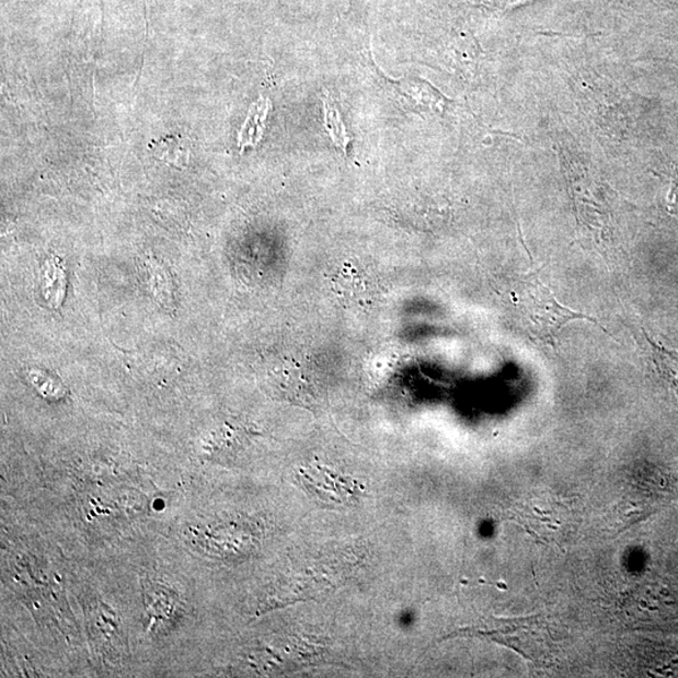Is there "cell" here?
<instances>
[{
    "mask_svg": "<svg viewBox=\"0 0 678 678\" xmlns=\"http://www.w3.org/2000/svg\"><path fill=\"white\" fill-rule=\"evenodd\" d=\"M300 479L309 493L329 504H347L357 495L354 482L320 466L300 470Z\"/></svg>",
    "mask_w": 678,
    "mask_h": 678,
    "instance_id": "cell-5",
    "label": "cell"
},
{
    "mask_svg": "<svg viewBox=\"0 0 678 678\" xmlns=\"http://www.w3.org/2000/svg\"><path fill=\"white\" fill-rule=\"evenodd\" d=\"M333 283L337 297L348 306L364 304L375 295V281L364 269L343 267Z\"/></svg>",
    "mask_w": 678,
    "mask_h": 678,
    "instance_id": "cell-7",
    "label": "cell"
},
{
    "mask_svg": "<svg viewBox=\"0 0 678 678\" xmlns=\"http://www.w3.org/2000/svg\"><path fill=\"white\" fill-rule=\"evenodd\" d=\"M492 636L493 640L518 651L520 655L537 663L552 658L555 652L547 622L537 621L535 617L494 631Z\"/></svg>",
    "mask_w": 678,
    "mask_h": 678,
    "instance_id": "cell-3",
    "label": "cell"
},
{
    "mask_svg": "<svg viewBox=\"0 0 678 678\" xmlns=\"http://www.w3.org/2000/svg\"><path fill=\"white\" fill-rule=\"evenodd\" d=\"M146 622L151 631L168 630L180 618V600L174 591L159 585L145 588Z\"/></svg>",
    "mask_w": 678,
    "mask_h": 678,
    "instance_id": "cell-6",
    "label": "cell"
},
{
    "mask_svg": "<svg viewBox=\"0 0 678 678\" xmlns=\"http://www.w3.org/2000/svg\"><path fill=\"white\" fill-rule=\"evenodd\" d=\"M381 76L383 83L388 84L389 90L403 107L418 114L443 113L446 100L430 83L412 79V77L393 81L386 79L384 74Z\"/></svg>",
    "mask_w": 678,
    "mask_h": 678,
    "instance_id": "cell-4",
    "label": "cell"
},
{
    "mask_svg": "<svg viewBox=\"0 0 678 678\" xmlns=\"http://www.w3.org/2000/svg\"><path fill=\"white\" fill-rule=\"evenodd\" d=\"M269 110L271 101L268 99H261L254 103L251 111H249V115L242 130L239 133L238 143L240 148L255 146L261 141Z\"/></svg>",
    "mask_w": 678,
    "mask_h": 678,
    "instance_id": "cell-9",
    "label": "cell"
},
{
    "mask_svg": "<svg viewBox=\"0 0 678 678\" xmlns=\"http://www.w3.org/2000/svg\"><path fill=\"white\" fill-rule=\"evenodd\" d=\"M268 390L272 397L306 409L315 406L320 400L319 380L313 371L294 359L269 375Z\"/></svg>",
    "mask_w": 678,
    "mask_h": 678,
    "instance_id": "cell-2",
    "label": "cell"
},
{
    "mask_svg": "<svg viewBox=\"0 0 678 678\" xmlns=\"http://www.w3.org/2000/svg\"><path fill=\"white\" fill-rule=\"evenodd\" d=\"M157 157L162 159L169 164L185 165L187 164L188 150L183 143H180L177 139H168L164 142L158 143Z\"/></svg>",
    "mask_w": 678,
    "mask_h": 678,
    "instance_id": "cell-12",
    "label": "cell"
},
{
    "mask_svg": "<svg viewBox=\"0 0 678 678\" xmlns=\"http://www.w3.org/2000/svg\"><path fill=\"white\" fill-rule=\"evenodd\" d=\"M248 437L249 433L245 428L227 425L221 428L216 439L219 453L225 455V457L237 453L239 449L243 448Z\"/></svg>",
    "mask_w": 678,
    "mask_h": 678,
    "instance_id": "cell-11",
    "label": "cell"
},
{
    "mask_svg": "<svg viewBox=\"0 0 678 678\" xmlns=\"http://www.w3.org/2000/svg\"><path fill=\"white\" fill-rule=\"evenodd\" d=\"M324 114L325 125H327V131L331 139L338 146V148L347 151L349 137L347 136L346 127L342 122L336 103H334L330 96L324 97Z\"/></svg>",
    "mask_w": 678,
    "mask_h": 678,
    "instance_id": "cell-10",
    "label": "cell"
},
{
    "mask_svg": "<svg viewBox=\"0 0 678 678\" xmlns=\"http://www.w3.org/2000/svg\"><path fill=\"white\" fill-rule=\"evenodd\" d=\"M502 298L518 329L538 345L554 347L561 331L574 321H589L602 327L594 317L558 302L538 272L519 273L510 278Z\"/></svg>",
    "mask_w": 678,
    "mask_h": 678,
    "instance_id": "cell-1",
    "label": "cell"
},
{
    "mask_svg": "<svg viewBox=\"0 0 678 678\" xmlns=\"http://www.w3.org/2000/svg\"><path fill=\"white\" fill-rule=\"evenodd\" d=\"M642 333L656 374L678 397V352L652 338L645 330Z\"/></svg>",
    "mask_w": 678,
    "mask_h": 678,
    "instance_id": "cell-8",
    "label": "cell"
},
{
    "mask_svg": "<svg viewBox=\"0 0 678 678\" xmlns=\"http://www.w3.org/2000/svg\"><path fill=\"white\" fill-rule=\"evenodd\" d=\"M46 278L50 279L46 283V296L49 300H59L64 296V273L57 267H51L46 272Z\"/></svg>",
    "mask_w": 678,
    "mask_h": 678,
    "instance_id": "cell-13",
    "label": "cell"
}]
</instances>
